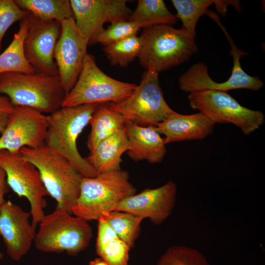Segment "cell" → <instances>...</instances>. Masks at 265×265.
<instances>
[{
    "mask_svg": "<svg viewBox=\"0 0 265 265\" xmlns=\"http://www.w3.org/2000/svg\"><path fill=\"white\" fill-rule=\"evenodd\" d=\"M31 214L10 200L0 206V237L8 255L14 261L20 260L34 243L35 228L29 222Z\"/></svg>",
    "mask_w": 265,
    "mask_h": 265,
    "instance_id": "9a60e30c",
    "label": "cell"
},
{
    "mask_svg": "<svg viewBox=\"0 0 265 265\" xmlns=\"http://www.w3.org/2000/svg\"><path fill=\"white\" fill-rule=\"evenodd\" d=\"M98 221L96 251L109 265H128L130 247L103 219Z\"/></svg>",
    "mask_w": 265,
    "mask_h": 265,
    "instance_id": "44dd1931",
    "label": "cell"
},
{
    "mask_svg": "<svg viewBox=\"0 0 265 265\" xmlns=\"http://www.w3.org/2000/svg\"><path fill=\"white\" fill-rule=\"evenodd\" d=\"M14 109V106L9 99L0 94V133L5 130L9 117Z\"/></svg>",
    "mask_w": 265,
    "mask_h": 265,
    "instance_id": "4dcf8cb0",
    "label": "cell"
},
{
    "mask_svg": "<svg viewBox=\"0 0 265 265\" xmlns=\"http://www.w3.org/2000/svg\"><path fill=\"white\" fill-rule=\"evenodd\" d=\"M99 104H85L61 107L48 115V126L45 145L65 158L82 177H93L97 174L80 154L77 140L89 123Z\"/></svg>",
    "mask_w": 265,
    "mask_h": 265,
    "instance_id": "6da1fadb",
    "label": "cell"
},
{
    "mask_svg": "<svg viewBox=\"0 0 265 265\" xmlns=\"http://www.w3.org/2000/svg\"><path fill=\"white\" fill-rule=\"evenodd\" d=\"M3 257V254L0 252V260L2 259Z\"/></svg>",
    "mask_w": 265,
    "mask_h": 265,
    "instance_id": "e575fe53",
    "label": "cell"
},
{
    "mask_svg": "<svg viewBox=\"0 0 265 265\" xmlns=\"http://www.w3.org/2000/svg\"><path fill=\"white\" fill-rule=\"evenodd\" d=\"M157 265H211L198 250L183 245L169 247Z\"/></svg>",
    "mask_w": 265,
    "mask_h": 265,
    "instance_id": "83f0119b",
    "label": "cell"
},
{
    "mask_svg": "<svg viewBox=\"0 0 265 265\" xmlns=\"http://www.w3.org/2000/svg\"><path fill=\"white\" fill-rule=\"evenodd\" d=\"M187 99L192 109L204 114L215 124H233L246 135L259 129L265 122L262 111L242 106L227 92L196 91L188 93Z\"/></svg>",
    "mask_w": 265,
    "mask_h": 265,
    "instance_id": "9c48e42d",
    "label": "cell"
},
{
    "mask_svg": "<svg viewBox=\"0 0 265 265\" xmlns=\"http://www.w3.org/2000/svg\"><path fill=\"white\" fill-rule=\"evenodd\" d=\"M127 122L123 116L110 109L106 104H99L89 122L91 131L86 145L90 153L102 141L124 129Z\"/></svg>",
    "mask_w": 265,
    "mask_h": 265,
    "instance_id": "ffe728a7",
    "label": "cell"
},
{
    "mask_svg": "<svg viewBox=\"0 0 265 265\" xmlns=\"http://www.w3.org/2000/svg\"><path fill=\"white\" fill-rule=\"evenodd\" d=\"M125 170L108 171L93 177H82L78 198L72 209L74 215L87 221H98L115 211L126 198L135 194Z\"/></svg>",
    "mask_w": 265,
    "mask_h": 265,
    "instance_id": "7a4b0ae2",
    "label": "cell"
},
{
    "mask_svg": "<svg viewBox=\"0 0 265 265\" xmlns=\"http://www.w3.org/2000/svg\"><path fill=\"white\" fill-rule=\"evenodd\" d=\"M88 221L64 210L56 208L39 223L34 243L44 252H66L77 255L89 245L92 231Z\"/></svg>",
    "mask_w": 265,
    "mask_h": 265,
    "instance_id": "8992f818",
    "label": "cell"
},
{
    "mask_svg": "<svg viewBox=\"0 0 265 265\" xmlns=\"http://www.w3.org/2000/svg\"><path fill=\"white\" fill-rule=\"evenodd\" d=\"M28 12L19 7L13 0H0V51L4 34L11 26L27 16Z\"/></svg>",
    "mask_w": 265,
    "mask_h": 265,
    "instance_id": "f546056e",
    "label": "cell"
},
{
    "mask_svg": "<svg viewBox=\"0 0 265 265\" xmlns=\"http://www.w3.org/2000/svg\"><path fill=\"white\" fill-rule=\"evenodd\" d=\"M139 63L158 73L187 61L198 50L193 38L183 28L158 25L143 28Z\"/></svg>",
    "mask_w": 265,
    "mask_h": 265,
    "instance_id": "3957f363",
    "label": "cell"
},
{
    "mask_svg": "<svg viewBox=\"0 0 265 265\" xmlns=\"http://www.w3.org/2000/svg\"><path fill=\"white\" fill-rule=\"evenodd\" d=\"M48 126V115L29 107L14 106L0 136V150L16 153L24 147L44 145Z\"/></svg>",
    "mask_w": 265,
    "mask_h": 265,
    "instance_id": "7c38bea8",
    "label": "cell"
},
{
    "mask_svg": "<svg viewBox=\"0 0 265 265\" xmlns=\"http://www.w3.org/2000/svg\"><path fill=\"white\" fill-rule=\"evenodd\" d=\"M125 128L100 142L85 158L97 174L121 169V157L129 149Z\"/></svg>",
    "mask_w": 265,
    "mask_h": 265,
    "instance_id": "d6986e66",
    "label": "cell"
},
{
    "mask_svg": "<svg viewBox=\"0 0 265 265\" xmlns=\"http://www.w3.org/2000/svg\"><path fill=\"white\" fill-rule=\"evenodd\" d=\"M214 4L216 9L222 15H225L226 14L227 7L228 5H231L239 11L241 10L239 1L215 0Z\"/></svg>",
    "mask_w": 265,
    "mask_h": 265,
    "instance_id": "1f68e13d",
    "label": "cell"
},
{
    "mask_svg": "<svg viewBox=\"0 0 265 265\" xmlns=\"http://www.w3.org/2000/svg\"><path fill=\"white\" fill-rule=\"evenodd\" d=\"M125 129L130 143L127 153L132 159L147 160L151 164L162 161L167 153L166 144L155 126L127 122Z\"/></svg>",
    "mask_w": 265,
    "mask_h": 265,
    "instance_id": "ac0fdd59",
    "label": "cell"
},
{
    "mask_svg": "<svg viewBox=\"0 0 265 265\" xmlns=\"http://www.w3.org/2000/svg\"><path fill=\"white\" fill-rule=\"evenodd\" d=\"M136 86V84L119 81L106 74L96 64L95 57L87 53L81 72L65 96L61 107L118 103L129 97Z\"/></svg>",
    "mask_w": 265,
    "mask_h": 265,
    "instance_id": "52a82bcc",
    "label": "cell"
},
{
    "mask_svg": "<svg viewBox=\"0 0 265 265\" xmlns=\"http://www.w3.org/2000/svg\"><path fill=\"white\" fill-rule=\"evenodd\" d=\"M215 124L204 114L184 115L174 111L155 126L164 136L166 144L187 140H201L213 132Z\"/></svg>",
    "mask_w": 265,
    "mask_h": 265,
    "instance_id": "e0dca14e",
    "label": "cell"
},
{
    "mask_svg": "<svg viewBox=\"0 0 265 265\" xmlns=\"http://www.w3.org/2000/svg\"><path fill=\"white\" fill-rule=\"evenodd\" d=\"M20 151L38 170L49 196L56 202V208L72 213L82 177L68 160L45 145L34 149L24 147Z\"/></svg>",
    "mask_w": 265,
    "mask_h": 265,
    "instance_id": "5b68a950",
    "label": "cell"
},
{
    "mask_svg": "<svg viewBox=\"0 0 265 265\" xmlns=\"http://www.w3.org/2000/svg\"><path fill=\"white\" fill-rule=\"evenodd\" d=\"M0 94L6 95L14 106L50 114L61 107L65 97L59 76L40 73H0Z\"/></svg>",
    "mask_w": 265,
    "mask_h": 265,
    "instance_id": "277c9868",
    "label": "cell"
},
{
    "mask_svg": "<svg viewBox=\"0 0 265 265\" xmlns=\"http://www.w3.org/2000/svg\"><path fill=\"white\" fill-rule=\"evenodd\" d=\"M0 166L4 170L9 187L20 197L28 201L31 223L36 227L45 215L49 196L36 166L27 160L20 151L13 153L0 150Z\"/></svg>",
    "mask_w": 265,
    "mask_h": 265,
    "instance_id": "30bf717a",
    "label": "cell"
},
{
    "mask_svg": "<svg viewBox=\"0 0 265 265\" xmlns=\"http://www.w3.org/2000/svg\"><path fill=\"white\" fill-rule=\"evenodd\" d=\"M76 26L89 45L96 43L106 23L129 20L132 13L126 0H70Z\"/></svg>",
    "mask_w": 265,
    "mask_h": 265,
    "instance_id": "8fae6325",
    "label": "cell"
},
{
    "mask_svg": "<svg viewBox=\"0 0 265 265\" xmlns=\"http://www.w3.org/2000/svg\"><path fill=\"white\" fill-rule=\"evenodd\" d=\"M9 188L5 172L0 166V206L5 201L4 196L9 192Z\"/></svg>",
    "mask_w": 265,
    "mask_h": 265,
    "instance_id": "d6a6232c",
    "label": "cell"
},
{
    "mask_svg": "<svg viewBox=\"0 0 265 265\" xmlns=\"http://www.w3.org/2000/svg\"><path fill=\"white\" fill-rule=\"evenodd\" d=\"M142 45L140 37L135 35L105 45L103 51L111 65L125 67L139 57Z\"/></svg>",
    "mask_w": 265,
    "mask_h": 265,
    "instance_id": "484cf974",
    "label": "cell"
},
{
    "mask_svg": "<svg viewBox=\"0 0 265 265\" xmlns=\"http://www.w3.org/2000/svg\"><path fill=\"white\" fill-rule=\"evenodd\" d=\"M101 219L108 223L117 235L130 248L133 246L143 219L129 212L118 211L109 212Z\"/></svg>",
    "mask_w": 265,
    "mask_h": 265,
    "instance_id": "d4e9b609",
    "label": "cell"
},
{
    "mask_svg": "<svg viewBox=\"0 0 265 265\" xmlns=\"http://www.w3.org/2000/svg\"><path fill=\"white\" fill-rule=\"evenodd\" d=\"M28 26L24 41L25 56L35 73L58 76L54 52L61 23L39 19L28 12Z\"/></svg>",
    "mask_w": 265,
    "mask_h": 265,
    "instance_id": "4fadbf2b",
    "label": "cell"
},
{
    "mask_svg": "<svg viewBox=\"0 0 265 265\" xmlns=\"http://www.w3.org/2000/svg\"><path fill=\"white\" fill-rule=\"evenodd\" d=\"M28 26L27 16L20 21L19 30L14 35L11 43L0 54V74L5 72L35 73L27 61L24 53V41Z\"/></svg>",
    "mask_w": 265,
    "mask_h": 265,
    "instance_id": "7402d4cb",
    "label": "cell"
},
{
    "mask_svg": "<svg viewBox=\"0 0 265 265\" xmlns=\"http://www.w3.org/2000/svg\"><path fill=\"white\" fill-rule=\"evenodd\" d=\"M88 265H109L106 262L101 258H96L91 261Z\"/></svg>",
    "mask_w": 265,
    "mask_h": 265,
    "instance_id": "836d02e7",
    "label": "cell"
},
{
    "mask_svg": "<svg viewBox=\"0 0 265 265\" xmlns=\"http://www.w3.org/2000/svg\"><path fill=\"white\" fill-rule=\"evenodd\" d=\"M159 73L149 69L140 84L125 100L106 105L123 116L128 122L142 126H156L174 110L165 101L159 85Z\"/></svg>",
    "mask_w": 265,
    "mask_h": 265,
    "instance_id": "ba28073f",
    "label": "cell"
},
{
    "mask_svg": "<svg viewBox=\"0 0 265 265\" xmlns=\"http://www.w3.org/2000/svg\"><path fill=\"white\" fill-rule=\"evenodd\" d=\"M17 5L34 16L61 23L74 18L69 0H15Z\"/></svg>",
    "mask_w": 265,
    "mask_h": 265,
    "instance_id": "cb8c5ba5",
    "label": "cell"
},
{
    "mask_svg": "<svg viewBox=\"0 0 265 265\" xmlns=\"http://www.w3.org/2000/svg\"><path fill=\"white\" fill-rule=\"evenodd\" d=\"M215 0H172L177 11L176 17L183 23L182 28L193 38L196 37V26L199 18L206 14L208 7Z\"/></svg>",
    "mask_w": 265,
    "mask_h": 265,
    "instance_id": "4316f807",
    "label": "cell"
},
{
    "mask_svg": "<svg viewBox=\"0 0 265 265\" xmlns=\"http://www.w3.org/2000/svg\"><path fill=\"white\" fill-rule=\"evenodd\" d=\"M61 26L54 58L66 96L73 88L81 72L88 53L89 43L78 30L74 18L62 21Z\"/></svg>",
    "mask_w": 265,
    "mask_h": 265,
    "instance_id": "5bb4252c",
    "label": "cell"
},
{
    "mask_svg": "<svg viewBox=\"0 0 265 265\" xmlns=\"http://www.w3.org/2000/svg\"><path fill=\"white\" fill-rule=\"evenodd\" d=\"M128 20L144 28L158 25L172 26L178 18L169 11L162 0H139Z\"/></svg>",
    "mask_w": 265,
    "mask_h": 265,
    "instance_id": "603a6c76",
    "label": "cell"
},
{
    "mask_svg": "<svg viewBox=\"0 0 265 265\" xmlns=\"http://www.w3.org/2000/svg\"><path fill=\"white\" fill-rule=\"evenodd\" d=\"M142 26L130 21H120L111 24L98 37L96 43L104 46L135 35Z\"/></svg>",
    "mask_w": 265,
    "mask_h": 265,
    "instance_id": "f1b7e54d",
    "label": "cell"
},
{
    "mask_svg": "<svg viewBox=\"0 0 265 265\" xmlns=\"http://www.w3.org/2000/svg\"><path fill=\"white\" fill-rule=\"evenodd\" d=\"M177 187L172 181L155 188H146L123 200L115 211H123L149 218L160 225L170 215L176 201Z\"/></svg>",
    "mask_w": 265,
    "mask_h": 265,
    "instance_id": "2e32d148",
    "label": "cell"
}]
</instances>
